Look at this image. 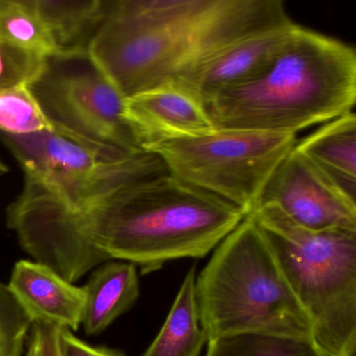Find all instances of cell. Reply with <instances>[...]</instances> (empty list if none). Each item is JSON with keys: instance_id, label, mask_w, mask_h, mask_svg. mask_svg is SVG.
Wrapping results in <instances>:
<instances>
[{"instance_id": "cell-1", "label": "cell", "mask_w": 356, "mask_h": 356, "mask_svg": "<svg viewBox=\"0 0 356 356\" xmlns=\"http://www.w3.org/2000/svg\"><path fill=\"white\" fill-rule=\"evenodd\" d=\"M245 218L229 202L170 174L131 183L78 209L22 191L7 209L22 249L76 283L111 260L143 274L180 258H201Z\"/></svg>"}, {"instance_id": "cell-2", "label": "cell", "mask_w": 356, "mask_h": 356, "mask_svg": "<svg viewBox=\"0 0 356 356\" xmlns=\"http://www.w3.org/2000/svg\"><path fill=\"white\" fill-rule=\"evenodd\" d=\"M289 19L280 0H110L88 51L128 99Z\"/></svg>"}, {"instance_id": "cell-3", "label": "cell", "mask_w": 356, "mask_h": 356, "mask_svg": "<svg viewBox=\"0 0 356 356\" xmlns=\"http://www.w3.org/2000/svg\"><path fill=\"white\" fill-rule=\"evenodd\" d=\"M355 99V49L296 24L261 74L204 107L214 130L296 135L349 113Z\"/></svg>"}, {"instance_id": "cell-4", "label": "cell", "mask_w": 356, "mask_h": 356, "mask_svg": "<svg viewBox=\"0 0 356 356\" xmlns=\"http://www.w3.org/2000/svg\"><path fill=\"white\" fill-rule=\"evenodd\" d=\"M195 296L208 341L243 332L312 339L307 314L250 216L216 248L195 279Z\"/></svg>"}, {"instance_id": "cell-5", "label": "cell", "mask_w": 356, "mask_h": 356, "mask_svg": "<svg viewBox=\"0 0 356 356\" xmlns=\"http://www.w3.org/2000/svg\"><path fill=\"white\" fill-rule=\"evenodd\" d=\"M266 235L287 283L330 356L356 351V231H314L274 205L248 214Z\"/></svg>"}, {"instance_id": "cell-6", "label": "cell", "mask_w": 356, "mask_h": 356, "mask_svg": "<svg viewBox=\"0 0 356 356\" xmlns=\"http://www.w3.org/2000/svg\"><path fill=\"white\" fill-rule=\"evenodd\" d=\"M297 136L245 130H212L152 145L168 174L236 206L245 216L257 206L270 175Z\"/></svg>"}, {"instance_id": "cell-7", "label": "cell", "mask_w": 356, "mask_h": 356, "mask_svg": "<svg viewBox=\"0 0 356 356\" xmlns=\"http://www.w3.org/2000/svg\"><path fill=\"white\" fill-rule=\"evenodd\" d=\"M30 89L56 132L109 157L143 152L126 120V99L89 51L49 56Z\"/></svg>"}, {"instance_id": "cell-8", "label": "cell", "mask_w": 356, "mask_h": 356, "mask_svg": "<svg viewBox=\"0 0 356 356\" xmlns=\"http://www.w3.org/2000/svg\"><path fill=\"white\" fill-rule=\"evenodd\" d=\"M260 205H274L309 230L356 231L355 197L295 147L270 175L258 200Z\"/></svg>"}, {"instance_id": "cell-9", "label": "cell", "mask_w": 356, "mask_h": 356, "mask_svg": "<svg viewBox=\"0 0 356 356\" xmlns=\"http://www.w3.org/2000/svg\"><path fill=\"white\" fill-rule=\"evenodd\" d=\"M296 24L289 19L248 35L170 85L186 91L204 105L225 91L249 82L261 74L270 65Z\"/></svg>"}, {"instance_id": "cell-10", "label": "cell", "mask_w": 356, "mask_h": 356, "mask_svg": "<svg viewBox=\"0 0 356 356\" xmlns=\"http://www.w3.org/2000/svg\"><path fill=\"white\" fill-rule=\"evenodd\" d=\"M124 114L143 152L161 141L214 130L203 104L172 85L126 99Z\"/></svg>"}, {"instance_id": "cell-11", "label": "cell", "mask_w": 356, "mask_h": 356, "mask_svg": "<svg viewBox=\"0 0 356 356\" xmlns=\"http://www.w3.org/2000/svg\"><path fill=\"white\" fill-rule=\"evenodd\" d=\"M31 322L78 331L86 293L45 264L22 259L14 264L7 284Z\"/></svg>"}, {"instance_id": "cell-12", "label": "cell", "mask_w": 356, "mask_h": 356, "mask_svg": "<svg viewBox=\"0 0 356 356\" xmlns=\"http://www.w3.org/2000/svg\"><path fill=\"white\" fill-rule=\"evenodd\" d=\"M90 273L83 286L86 299L82 326L86 334L97 335L134 305L140 289L137 268L130 262L111 260Z\"/></svg>"}, {"instance_id": "cell-13", "label": "cell", "mask_w": 356, "mask_h": 356, "mask_svg": "<svg viewBox=\"0 0 356 356\" xmlns=\"http://www.w3.org/2000/svg\"><path fill=\"white\" fill-rule=\"evenodd\" d=\"M295 147L348 195L355 197L356 116L353 111L325 122L312 134L297 140Z\"/></svg>"}, {"instance_id": "cell-14", "label": "cell", "mask_w": 356, "mask_h": 356, "mask_svg": "<svg viewBox=\"0 0 356 356\" xmlns=\"http://www.w3.org/2000/svg\"><path fill=\"white\" fill-rule=\"evenodd\" d=\"M58 53L88 51L109 10L110 0H34Z\"/></svg>"}, {"instance_id": "cell-15", "label": "cell", "mask_w": 356, "mask_h": 356, "mask_svg": "<svg viewBox=\"0 0 356 356\" xmlns=\"http://www.w3.org/2000/svg\"><path fill=\"white\" fill-rule=\"evenodd\" d=\"M195 266L187 272L159 333L141 356H200L206 343L195 296Z\"/></svg>"}, {"instance_id": "cell-16", "label": "cell", "mask_w": 356, "mask_h": 356, "mask_svg": "<svg viewBox=\"0 0 356 356\" xmlns=\"http://www.w3.org/2000/svg\"><path fill=\"white\" fill-rule=\"evenodd\" d=\"M206 356H330L314 339L275 333L243 332L208 341Z\"/></svg>"}, {"instance_id": "cell-17", "label": "cell", "mask_w": 356, "mask_h": 356, "mask_svg": "<svg viewBox=\"0 0 356 356\" xmlns=\"http://www.w3.org/2000/svg\"><path fill=\"white\" fill-rule=\"evenodd\" d=\"M0 42L44 57L58 54L34 0H0Z\"/></svg>"}, {"instance_id": "cell-18", "label": "cell", "mask_w": 356, "mask_h": 356, "mask_svg": "<svg viewBox=\"0 0 356 356\" xmlns=\"http://www.w3.org/2000/svg\"><path fill=\"white\" fill-rule=\"evenodd\" d=\"M53 131L29 85L0 92V133L29 135Z\"/></svg>"}, {"instance_id": "cell-19", "label": "cell", "mask_w": 356, "mask_h": 356, "mask_svg": "<svg viewBox=\"0 0 356 356\" xmlns=\"http://www.w3.org/2000/svg\"><path fill=\"white\" fill-rule=\"evenodd\" d=\"M33 323L0 281V356H24Z\"/></svg>"}, {"instance_id": "cell-20", "label": "cell", "mask_w": 356, "mask_h": 356, "mask_svg": "<svg viewBox=\"0 0 356 356\" xmlns=\"http://www.w3.org/2000/svg\"><path fill=\"white\" fill-rule=\"evenodd\" d=\"M44 56L0 42V92L29 85L44 66Z\"/></svg>"}, {"instance_id": "cell-21", "label": "cell", "mask_w": 356, "mask_h": 356, "mask_svg": "<svg viewBox=\"0 0 356 356\" xmlns=\"http://www.w3.org/2000/svg\"><path fill=\"white\" fill-rule=\"evenodd\" d=\"M61 329L34 323L29 334L24 356H61Z\"/></svg>"}, {"instance_id": "cell-22", "label": "cell", "mask_w": 356, "mask_h": 356, "mask_svg": "<svg viewBox=\"0 0 356 356\" xmlns=\"http://www.w3.org/2000/svg\"><path fill=\"white\" fill-rule=\"evenodd\" d=\"M60 343L61 356H126L120 350L90 345L67 329H61Z\"/></svg>"}, {"instance_id": "cell-23", "label": "cell", "mask_w": 356, "mask_h": 356, "mask_svg": "<svg viewBox=\"0 0 356 356\" xmlns=\"http://www.w3.org/2000/svg\"><path fill=\"white\" fill-rule=\"evenodd\" d=\"M8 172H9V168H8L7 164L0 158V176H3V175L7 174Z\"/></svg>"}]
</instances>
